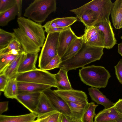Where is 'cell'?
I'll return each instance as SVG.
<instances>
[{
	"label": "cell",
	"mask_w": 122,
	"mask_h": 122,
	"mask_svg": "<svg viewBox=\"0 0 122 122\" xmlns=\"http://www.w3.org/2000/svg\"><path fill=\"white\" fill-rule=\"evenodd\" d=\"M12 50L23 51L20 43L15 39L13 40L6 47L0 50V55L7 54Z\"/></svg>",
	"instance_id": "34"
},
{
	"label": "cell",
	"mask_w": 122,
	"mask_h": 122,
	"mask_svg": "<svg viewBox=\"0 0 122 122\" xmlns=\"http://www.w3.org/2000/svg\"><path fill=\"white\" fill-rule=\"evenodd\" d=\"M95 25L97 26L102 32L104 41V48L109 49L117 43V41L109 20L99 23Z\"/></svg>",
	"instance_id": "10"
},
{
	"label": "cell",
	"mask_w": 122,
	"mask_h": 122,
	"mask_svg": "<svg viewBox=\"0 0 122 122\" xmlns=\"http://www.w3.org/2000/svg\"><path fill=\"white\" fill-rule=\"evenodd\" d=\"M61 113L56 111L37 115L39 122H59Z\"/></svg>",
	"instance_id": "28"
},
{
	"label": "cell",
	"mask_w": 122,
	"mask_h": 122,
	"mask_svg": "<svg viewBox=\"0 0 122 122\" xmlns=\"http://www.w3.org/2000/svg\"><path fill=\"white\" fill-rule=\"evenodd\" d=\"M83 44V42L80 36L75 40L61 58V61L68 60L75 56L82 48Z\"/></svg>",
	"instance_id": "23"
},
{
	"label": "cell",
	"mask_w": 122,
	"mask_h": 122,
	"mask_svg": "<svg viewBox=\"0 0 122 122\" xmlns=\"http://www.w3.org/2000/svg\"><path fill=\"white\" fill-rule=\"evenodd\" d=\"M18 55H14L10 54L0 55V74Z\"/></svg>",
	"instance_id": "32"
},
{
	"label": "cell",
	"mask_w": 122,
	"mask_h": 122,
	"mask_svg": "<svg viewBox=\"0 0 122 122\" xmlns=\"http://www.w3.org/2000/svg\"><path fill=\"white\" fill-rule=\"evenodd\" d=\"M41 93L18 94L15 99L31 112L34 113L38 103Z\"/></svg>",
	"instance_id": "12"
},
{
	"label": "cell",
	"mask_w": 122,
	"mask_h": 122,
	"mask_svg": "<svg viewBox=\"0 0 122 122\" xmlns=\"http://www.w3.org/2000/svg\"><path fill=\"white\" fill-rule=\"evenodd\" d=\"M71 122H83L81 119H77L73 117H71Z\"/></svg>",
	"instance_id": "46"
},
{
	"label": "cell",
	"mask_w": 122,
	"mask_h": 122,
	"mask_svg": "<svg viewBox=\"0 0 122 122\" xmlns=\"http://www.w3.org/2000/svg\"><path fill=\"white\" fill-rule=\"evenodd\" d=\"M18 94L27 93L43 92L52 86L35 83L17 81Z\"/></svg>",
	"instance_id": "14"
},
{
	"label": "cell",
	"mask_w": 122,
	"mask_h": 122,
	"mask_svg": "<svg viewBox=\"0 0 122 122\" xmlns=\"http://www.w3.org/2000/svg\"><path fill=\"white\" fill-rule=\"evenodd\" d=\"M121 39H122V36L121 37Z\"/></svg>",
	"instance_id": "49"
},
{
	"label": "cell",
	"mask_w": 122,
	"mask_h": 122,
	"mask_svg": "<svg viewBox=\"0 0 122 122\" xmlns=\"http://www.w3.org/2000/svg\"><path fill=\"white\" fill-rule=\"evenodd\" d=\"M79 37L77 36L70 26L60 32L58 40L57 55L62 57L71 44Z\"/></svg>",
	"instance_id": "9"
},
{
	"label": "cell",
	"mask_w": 122,
	"mask_h": 122,
	"mask_svg": "<svg viewBox=\"0 0 122 122\" xmlns=\"http://www.w3.org/2000/svg\"><path fill=\"white\" fill-rule=\"evenodd\" d=\"M98 106L93 102L88 103L81 119L83 122H94L93 119L96 115L95 110Z\"/></svg>",
	"instance_id": "27"
},
{
	"label": "cell",
	"mask_w": 122,
	"mask_h": 122,
	"mask_svg": "<svg viewBox=\"0 0 122 122\" xmlns=\"http://www.w3.org/2000/svg\"><path fill=\"white\" fill-rule=\"evenodd\" d=\"M78 18L86 27L95 25L101 22L98 15L90 10L85 11Z\"/></svg>",
	"instance_id": "21"
},
{
	"label": "cell",
	"mask_w": 122,
	"mask_h": 122,
	"mask_svg": "<svg viewBox=\"0 0 122 122\" xmlns=\"http://www.w3.org/2000/svg\"><path fill=\"white\" fill-rule=\"evenodd\" d=\"M14 32L7 31L0 29V50L6 47L14 39Z\"/></svg>",
	"instance_id": "29"
},
{
	"label": "cell",
	"mask_w": 122,
	"mask_h": 122,
	"mask_svg": "<svg viewBox=\"0 0 122 122\" xmlns=\"http://www.w3.org/2000/svg\"><path fill=\"white\" fill-rule=\"evenodd\" d=\"M4 92V95L7 98L16 99L18 94V88L15 77L8 80Z\"/></svg>",
	"instance_id": "26"
},
{
	"label": "cell",
	"mask_w": 122,
	"mask_h": 122,
	"mask_svg": "<svg viewBox=\"0 0 122 122\" xmlns=\"http://www.w3.org/2000/svg\"><path fill=\"white\" fill-rule=\"evenodd\" d=\"M115 74L119 82L122 84V59L119 60L117 64L114 66Z\"/></svg>",
	"instance_id": "37"
},
{
	"label": "cell",
	"mask_w": 122,
	"mask_h": 122,
	"mask_svg": "<svg viewBox=\"0 0 122 122\" xmlns=\"http://www.w3.org/2000/svg\"><path fill=\"white\" fill-rule=\"evenodd\" d=\"M104 48L90 46L84 43L78 52L72 58L61 62L59 68L66 71L83 67L85 65L99 60L104 53Z\"/></svg>",
	"instance_id": "2"
},
{
	"label": "cell",
	"mask_w": 122,
	"mask_h": 122,
	"mask_svg": "<svg viewBox=\"0 0 122 122\" xmlns=\"http://www.w3.org/2000/svg\"><path fill=\"white\" fill-rule=\"evenodd\" d=\"M16 4L15 0H0V13L10 9Z\"/></svg>",
	"instance_id": "36"
},
{
	"label": "cell",
	"mask_w": 122,
	"mask_h": 122,
	"mask_svg": "<svg viewBox=\"0 0 122 122\" xmlns=\"http://www.w3.org/2000/svg\"><path fill=\"white\" fill-rule=\"evenodd\" d=\"M18 10L16 4L10 9L0 13V25H7L8 23L17 16Z\"/></svg>",
	"instance_id": "25"
},
{
	"label": "cell",
	"mask_w": 122,
	"mask_h": 122,
	"mask_svg": "<svg viewBox=\"0 0 122 122\" xmlns=\"http://www.w3.org/2000/svg\"><path fill=\"white\" fill-rule=\"evenodd\" d=\"M89 94L92 100L97 104L102 105L106 109L113 106L114 103L111 101L97 88L91 87L88 88Z\"/></svg>",
	"instance_id": "15"
},
{
	"label": "cell",
	"mask_w": 122,
	"mask_h": 122,
	"mask_svg": "<svg viewBox=\"0 0 122 122\" xmlns=\"http://www.w3.org/2000/svg\"><path fill=\"white\" fill-rule=\"evenodd\" d=\"M79 75L84 83L97 88L105 87L111 76L104 67L94 65L82 67L79 70Z\"/></svg>",
	"instance_id": "3"
},
{
	"label": "cell",
	"mask_w": 122,
	"mask_h": 122,
	"mask_svg": "<svg viewBox=\"0 0 122 122\" xmlns=\"http://www.w3.org/2000/svg\"><path fill=\"white\" fill-rule=\"evenodd\" d=\"M85 44L88 46L104 48V37L102 32L100 30L97 34Z\"/></svg>",
	"instance_id": "33"
},
{
	"label": "cell",
	"mask_w": 122,
	"mask_h": 122,
	"mask_svg": "<svg viewBox=\"0 0 122 122\" xmlns=\"http://www.w3.org/2000/svg\"><path fill=\"white\" fill-rule=\"evenodd\" d=\"M77 20L76 17L71 16L68 17L56 18L52 20L59 27L62 28L69 27Z\"/></svg>",
	"instance_id": "30"
},
{
	"label": "cell",
	"mask_w": 122,
	"mask_h": 122,
	"mask_svg": "<svg viewBox=\"0 0 122 122\" xmlns=\"http://www.w3.org/2000/svg\"><path fill=\"white\" fill-rule=\"evenodd\" d=\"M43 26L45 29L49 28L59 27L52 20L46 22Z\"/></svg>",
	"instance_id": "42"
},
{
	"label": "cell",
	"mask_w": 122,
	"mask_h": 122,
	"mask_svg": "<svg viewBox=\"0 0 122 122\" xmlns=\"http://www.w3.org/2000/svg\"><path fill=\"white\" fill-rule=\"evenodd\" d=\"M117 122L116 121H114V122Z\"/></svg>",
	"instance_id": "48"
},
{
	"label": "cell",
	"mask_w": 122,
	"mask_h": 122,
	"mask_svg": "<svg viewBox=\"0 0 122 122\" xmlns=\"http://www.w3.org/2000/svg\"><path fill=\"white\" fill-rule=\"evenodd\" d=\"M15 78L17 81L32 82L57 87L54 74L40 68L18 74Z\"/></svg>",
	"instance_id": "6"
},
{
	"label": "cell",
	"mask_w": 122,
	"mask_h": 122,
	"mask_svg": "<svg viewBox=\"0 0 122 122\" xmlns=\"http://www.w3.org/2000/svg\"><path fill=\"white\" fill-rule=\"evenodd\" d=\"M116 122H122V118L120 119Z\"/></svg>",
	"instance_id": "47"
},
{
	"label": "cell",
	"mask_w": 122,
	"mask_h": 122,
	"mask_svg": "<svg viewBox=\"0 0 122 122\" xmlns=\"http://www.w3.org/2000/svg\"><path fill=\"white\" fill-rule=\"evenodd\" d=\"M26 56V54L23 51L19 54L0 74L4 75L8 79L15 77L18 74L17 71L19 66L25 58Z\"/></svg>",
	"instance_id": "17"
},
{
	"label": "cell",
	"mask_w": 122,
	"mask_h": 122,
	"mask_svg": "<svg viewBox=\"0 0 122 122\" xmlns=\"http://www.w3.org/2000/svg\"><path fill=\"white\" fill-rule=\"evenodd\" d=\"M60 32L48 33L39 56L38 66L44 70L50 61L57 55L58 44Z\"/></svg>",
	"instance_id": "7"
},
{
	"label": "cell",
	"mask_w": 122,
	"mask_h": 122,
	"mask_svg": "<svg viewBox=\"0 0 122 122\" xmlns=\"http://www.w3.org/2000/svg\"></svg>",
	"instance_id": "50"
},
{
	"label": "cell",
	"mask_w": 122,
	"mask_h": 122,
	"mask_svg": "<svg viewBox=\"0 0 122 122\" xmlns=\"http://www.w3.org/2000/svg\"><path fill=\"white\" fill-rule=\"evenodd\" d=\"M16 4L17 5L18 10V18L21 17L22 15V0H15Z\"/></svg>",
	"instance_id": "43"
},
{
	"label": "cell",
	"mask_w": 122,
	"mask_h": 122,
	"mask_svg": "<svg viewBox=\"0 0 122 122\" xmlns=\"http://www.w3.org/2000/svg\"><path fill=\"white\" fill-rule=\"evenodd\" d=\"M56 9V0H35L25 9L24 16L40 23L44 22Z\"/></svg>",
	"instance_id": "4"
},
{
	"label": "cell",
	"mask_w": 122,
	"mask_h": 122,
	"mask_svg": "<svg viewBox=\"0 0 122 122\" xmlns=\"http://www.w3.org/2000/svg\"><path fill=\"white\" fill-rule=\"evenodd\" d=\"M37 115L34 112L15 116L0 115V122H32Z\"/></svg>",
	"instance_id": "20"
},
{
	"label": "cell",
	"mask_w": 122,
	"mask_h": 122,
	"mask_svg": "<svg viewBox=\"0 0 122 122\" xmlns=\"http://www.w3.org/2000/svg\"><path fill=\"white\" fill-rule=\"evenodd\" d=\"M113 5V3L111 0H93L70 11L76 14L78 18L85 11L91 10L98 15L102 22L109 20Z\"/></svg>",
	"instance_id": "5"
},
{
	"label": "cell",
	"mask_w": 122,
	"mask_h": 122,
	"mask_svg": "<svg viewBox=\"0 0 122 122\" xmlns=\"http://www.w3.org/2000/svg\"><path fill=\"white\" fill-rule=\"evenodd\" d=\"M122 115L119 113L114 106L104 109L100 111L95 116L94 122H110L116 121L121 118Z\"/></svg>",
	"instance_id": "13"
},
{
	"label": "cell",
	"mask_w": 122,
	"mask_h": 122,
	"mask_svg": "<svg viewBox=\"0 0 122 122\" xmlns=\"http://www.w3.org/2000/svg\"><path fill=\"white\" fill-rule=\"evenodd\" d=\"M110 14L113 25L116 29L122 28V0H116L113 3Z\"/></svg>",
	"instance_id": "18"
},
{
	"label": "cell",
	"mask_w": 122,
	"mask_h": 122,
	"mask_svg": "<svg viewBox=\"0 0 122 122\" xmlns=\"http://www.w3.org/2000/svg\"><path fill=\"white\" fill-rule=\"evenodd\" d=\"M65 101L81 104L88 103L87 96L84 92L72 89L69 90H54Z\"/></svg>",
	"instance_id": "11"
},
{
	"label": "cell",
	"mask_w": 122,
	"mask_h": 122,
	"mask_svg": "<svg viewBox=\"0 0 122 122\" xmlns=\"http://www.w3.org/2000/svg\"><path fill=\"white\" fill-rule=\"evenodd\" d=\"M43 92L48 98L56 111L66 116L72 117L71 111L66 102L54 90L49 88Z\"/></svg>",
	"instance_id": "8"
},
{
	"label": "cell",
	"mask_w": 122,
	"mask_h": 122,
	"mask_svg": "<svg viewBox=\"0 0 122 122\" xmlns=\"http://www.w3.org/2000/svg\"><path fill=\"white\" fill-rule=\"evenodd\" d=\"M114 106L118 113L122 115V99H119L115 103Z\"/></svg>",
	"instance_id": "41"
},
{
	"label": "cell",
	"mask_w": 122,
	"mask_h": 122,
	"mask_svg": "<svg viewBox=\"0 0 122 122\" xmlns=\"http://www.w3.org/2000/svg\"><path fill=\"white\" fill-rule=\"evenodd\" d=\"M67 104L71 113L72 117L81 119L87 108L88 103L81 104L65 101Z\"/></svg>",
	"instance_id": "24"
},
{
	"label": "cell",
	"mask_w": 122,
	"mask_h": 122,
	"mask_svg": "<svg viewBox=\"0 0 122 122\" xmlns=\"http://www.w3.org/2000/svg\"><path fill=\"white\" fill-rule=\"evenodd\" d=\"M8 79L3 74H0V91L4 92L7 85Z\"/></svg>",
	"instance_id": "38"
},
{
	"label": "cell",
	"mask_w": 122,
	"mask_h": 122,
	"mask_svg": "<svg viewBox=\"0 0 122 122\" xmlns=\"http://www.w3.org/2000/svg\"><path fill=\"white\" fill-rule=\"evenodd\" d=\"M18 27L13 29L15 39L20 43L26 54L38 53L46 38L43 26L24 17L18 18Z\"/></svg>",
	"instance_id": "1"
},
{
	"label": "cell",
	"mask_w": 122,
	"mask_h": 122,
	"mask_svg": "<svg viewBox=\"0 0 122 122\" xmlns=\"http://www.w3.org/2000/svg\"><path fill=\"white\" fill-rule=\"evenodd\" d=\"M55 111L56 110L48 98L43 92H42L34 113L38 115Z\"/></svg>",
	"instance_id": "22"
},
{
	"label": "cell",
	"mask_w": 122,
	"mask_h": 122,
	"mask_svg": "<svg viewBox=\"0 0 122 122\" xmlns=\"http://www.w3.org/2000/svg\"><path fill=\"white\" fill-rule=\"evenodd\" d=\"M61 62V58L57 55L50 61L43 70L47 71L59 68V65Z\"/></svg>",
	"instance_id": "35"
},
{
	"label": "cell",
	"mask_w": 122,
	"mask_h": 122,
	"mask_svg": "<svg viewBox=\"0 0 122 122\" xmlns=\"http://www.w3.org/2000/svg\"><path fill=\"white\" fill-rule=\"evenodd\" d=\"M118 52L122 56V43L118 44Z\"/></svg>",
	"instance_id": "45"
},
{
	"label": "cell",
	"mask_w": 122,
	"mask_h": 122,
	"mask_svg": "<svg viewBox=\"0 0 122 122\" xmlns=\"http://www.w3.org/2000/svg\"><path fill=\"white\" fill-rule=\"evenodd\" d=\"M67 72L60 68L58 72L54 74L57 90L65 91L73 89L68 78Z\"/></svg>",
	"instance_id": "19"
},
{
	"label": "cell",
	"mask_w": 122,
	"mask_h": 122,
	"mask_svg": "<svg viewBox=\"0 0 122 122\" xmlns=\"http://www.w3.org/2000/svg\"><path fill=\"white\" fill-rule=\"evenodd\" d=\"M38 53L26 54L25 57L20 64L19 67L18 74L26 72L36 69V63Z\"/></svg>",
	"instance_id": "16"
},
{
	"label": "cell",
	"mask_w": 122,
	"mask_h": 122,
	"mask_svg": "<svg viewBox=\"0 0 122 122\" xmlns=\"http://www.w3.org/2000/svg\"><path fill=\"white\" fill-rule=\"evenodd\" d=\"M71 117L61 114L59 122H71Z\"/></svg>",
	"instance_id": "44"
},
{
	"label": "cell",
	"mask_w": 122,
	"mask_h": 122,
	"mask_svg": "<svg viewBox=\"0 0 122 122\" xmlns=\"http://www.w3.org/2000/svg\"><path fill=\"white\" fill-rule=\"evenodd\" d=\"M69 27L66 28L60 27L53 28L45 29L44 31L47 34L55 32H60L68 29Z\"/></svg>",
	"instance_id": "39"
},
{
	"label": "cell",
	"mask_w": 122,
	"mask_h": 122,
	"mask_svg": "<svg viewBox=\"0 0 122 122\" xmlns=\"http://www.w3.org/2000/svg\"><path fill=\"white\" fill-rule=\"evenodd\" d=\"M100 30L97 26L94 25L85 27L84 34L81 36L84 43L86 44L95 36Z\"/></svg>",
	"instance_id": "31"
},
{
	"label": "cell",
	"mask_w": 122,
	"mask_h": 122,
	"mask_svg": "<svg viewBox=\"0 0 122 122\" xmlns=\"http://www.w3.org/2000/svg\"><path fill=\"white\" fill-rule=\"evenodd\" d=\"M8 101H4L0 102V115L7 111L8 109Z\"/></svg>",
	"instance_id": "40"
}]
</instances>
